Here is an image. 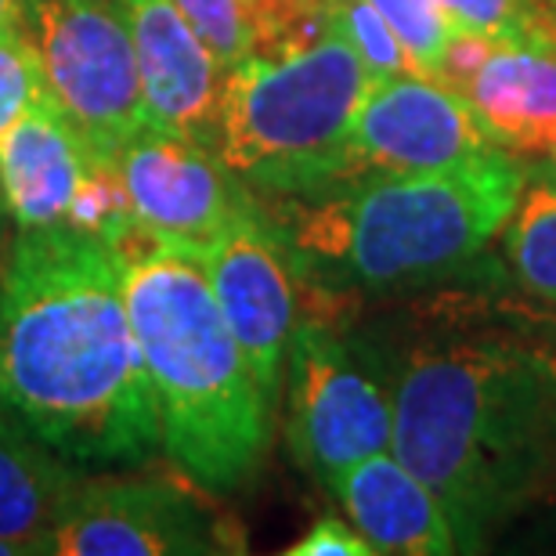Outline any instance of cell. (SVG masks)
Listing matches in <instances>:
<instances>
[{"mask_svg": "<svg viewBox=\"0 0 556 556\" xmlns=\"http://www.w3.org/2000/svg\"><path fill=\"white\" fill-rule=\"evenodd\" d=\"M372 343L391 376V452L441 498L455 549H484L556 492V326L484 296H438Z\"/></svg>", "mask_w": 556, "mask_h": 556, "instance_id": "obj_1", "label": "cell"}, {"mask_svg": "<svg viewBox=\"0 0 556 556\" xmlns=\"http://www.w3.org/2000/svg\"><path fill=\"white\" fill-rule=\"evenodd\" d=\"M0 413L84 470L163 455L160 416L109 242L15 231L0 275Z\"/></svg>", "mask_w": 556, "mask_h": 556, "instance_id": "obj_2", "label": "cell"}, {"mask_svg": "<svg viewBox=\"0 0 556 556\" xmlns=\"http://www.w3.org/2000/svg\"><path fill=\"white\" fill-rule=\"evenodd\" d=\"M528 170L514 152L438 174L253 195L311 296H405L459 278L506 228Z\"/></svg>", "mask_w": 556, "mask_h": 556, "instance_id": "obj_3", "label": "cell"}, {"mask_svg": "<svg viewBox=\"0 0 556 556\" xmlns=\"http://www.w3.org/2000/svg\"><path fill=\"white\" fill-rule=\"evenodd\" d=\"M116 257L160 416L166 463L206 495L253 484L275 413L192 250L130 231Z\"/></svg>", "mask_w": 556, "mask_h": 556, "instance_id": "obj_4", "label": "cell"}, {"mask_svg": "<svg viewBox=\"0 0 556 556\" xmlns=\"http://www.w3.org/2000/svg\"><path fill=\"white\" fill-rule=\"evenodd\" d=\"M369 73L329 22L304 40L257 48L220 84L217 155L253 195H300L340 177Z\"/></svg>", "mask_w": 556, "mask_h": 556, "instance_id": "obj_5", "label": "cell"}, {"mask_svg": "<svg viewBox=\"0 0 556 556\" xmlns=\"http://www.w3.org/2000/svg\"><path fill=\"white\" fill-rule=\"evenodd\" d=\"M293 459L326 484L369 455L391 452V376L372 337L329 318H300L286 351L282 402Z\"/></svg>", "mask_w": 556, "mask_h": 556, "instance_id": "obj_6", "label": "cell"}, {"mask_svg": "<svg viewBox=\"0 0 556 556\" xmlns=\"http://www.w3.org/2000/svg\"><path fill=\"white\" fill-rule=\"evenodd\" d=\"M22 29L54 102L98 152L149 124L141 65L119 0H22Z\"/></svg>", "mask_w": 556, "mask_h": 556, "instance_id": "obj_7", "label": "cell"}, {"mask_svg": "<svg viewBox=\"0 0 556 556\" xmlns=\"http://www.w3.org/2000/svg\"><path fill=\"white\" fill-rule=\"evenodd\" d=\"M195 484L166 477H84L51 553L59 556H214L242 553V535Z\"/></svg>", "mask_w": 556, "mask_h": 556, "instance_id": "obj_8", "label": "cell"}, {"mask_svg": "<svg viewBox=\"0 0 556 556\" xmlns=\"http://www.w3.org/2000/svg\"><path fill=\"white\" fill-rule=\"evenodd\" d=\"M109 160L127 188L135 228L170 247L203 253L253 206V192L228 170L217 149L152 119L116 144Z\"/></svg>", "mask_w": 556, "mask_h": 556, "instance_id": "obj_9", "label": "cell"}, {"mask_svg": "<svg viewBox=\"0 0 556 556\" xmlns=\"http://www.w3.org/2000/svg\"><path fill=\"white\" fill-rule=\"evenodd\" d=\"M495 149L463 94L427 73H397L369 84L332 185L455 170Z\"/></svg>", "mask_w": 556, "mask_h": 556, "instance_id": "obj_10", "label": "cell"}, {"mask_svg": "<svg viewBox=\"0 0 556 556\" xmlns=\"http://www.w3.org/2000/svg\"><path fill=\"white\" fill-rule=\"evenodd\" d=\"M220 311L236 332L264 402L278 413L286 351L300 321V275L257 199L203 253H195Z\"/></svg>", "mask_w": 556, "mask_h": 556, "instance_id": "obj_11", "label": "cell"}, {"mask_svg": "<svg viewBox=\"0 0 556 556\" xmlns=\"http://www.w3.org/2000/svg\"><path fill=\"white\" fill-rule=\"evenodd\" d=\"M135 37L149 119L217 149L225 70L188 26L177 0H119Z\"/></svg>", "mask_w": 556, "mask_h": 556, "instance_id": "obj_12", "label": "cell"}, {"mask_svg": "<svg viewBox=\"0 0 556 556\" xmlns=\"http://www.w3.org/2000/svg\"><path fill=\"white\" fill-rule=\"evenodd\" d=\"M98 149L65 116L51 91L0 141V203L15 231L70 228L73 203Z\"/></svg>", "mask_w": 556, "mask_h": 556, "instance_id": "obj_13", "label": "cell"}, {"mask_svg": "<svg viewBox=\"0 0 556 556\" xmlns=\"http://www.w3.org/2000/svg\"><path fill=\"white\" fill-rule=\"evenodd\" d=\"M477 124L503 152L553 155L556 149V37H492L484 59L455 87Z\"/></svg>", "mask_w": 556, "mask_h": 556, "instance_id": "obj_14", "label": "cell"}, {"mask_svg": "<svg viewBox=\"0 0 556 556\" xmlns=\"http://www.w3.org/2000/svg\"><path fill=\"white\" fill-rule=\"evenodd\" d=\"M332 498L376 553L444 556L455 549L452 520L441 498L394 452L369 455L329 481Z\"/></svg>", "mask_w": 556, "mask_h": 556, "instance_id": "obj_15", "label": "cell"}, {"mask_svg": "<svg viewBox=\"0 0 556 556\" xmlns=\"http://www.w3.org/2000/svg\"><path fill=\"white\" fill-rule=\"evenodd\" d=\"M87 473L0 413V539L26 556H48L54 528Z\"/></svg>", "mask_w": 556, "mask_h": 556, "instance_id": "obj_16", "label": "cell"}, {"mask_svg": "<svg viewBox=\"0 0 556 556\" xmlns=\"http://www.w3.org/2000/svg\"><path fill=\"white\" fill-rule=\"evenodd\" d=\"M506 261L517 282L539 296L542 304L556 307V181L542 177L525 185L514 214L503 228Z\"/></svg>", "mask_w": 556, "mask_h": 556, "instance_id": "obj_17", "label": "cell"}, {"mask_svg": "<svg viewBox=\"0 0 556 556\" xmlns=\"http://www.w3.org/2000/svg\"><path fill=\"white\" fill-rule=\"evenodd\" d=\"M332 22H337V29L348 37L354 54L362 59L369 80H383V76H397V73H419L413 54L405 51V43L391 29V22L369 0H337Z\"/></svg>", "mask_w": 556, "mask_h": 556, "instance_id": "obj_18", "label": "cell"}, {"mask_svg": "<svg viewBox=\"0 0 556 556\" xmlns=\"http://www.w3.org/2000/svg\"><path fill=\"white\" fill-rule=\"evenodd\" d=\"M43 91H48V84H43L37 51H33L26 29H4L0 33V141L37 105Z\"/></svg>", "mask_w": 556, "mask_h": 556, "instance_id": "obj_19", "label": "cell"}, {"mask_svg": "<svg viewBox=\"0 0 556 556\" xmlns=\"http://www.w3.org/2000/svg\"><path fill=\"white\" fill-rule=\"evenodd\" d=\"M188 26L206 43L220 70H231L250 54V4L247 0H177Z\"/></svg>", "mask_w": 556, "mask_h": 556, "instance_id": "obj_20", "label": "cell"}, {"mask_svg": "<svg viewBox=\"0 0 556 556\" xmlns=\"http://www.w3.org/2000/svg\"><path fill=\"white\" fill-rule=\"evenodd\" d=\"M369 4L391 22L397 40L405 43V51L419 65V73L433 76L441 62L444 40L452 33V22L441 11L438 0H369Z\"/></svg>", "mask_w": 556, "mask_h": 556, "instance_id": "obj_21", "label": "cell"}, {"mask_svg": "<svg viewBox=\"0 0 556 556\" xmlns=\"http://www.w3.org/2000/svg\"><path fill=\"white\" fill-rule=\"evenodd\" d=\"M452 26L484 33V37H525L549 33V18L535 0H438Z\"/></svg>", "mask_w": 556, "mask_h": 556, "instance_id": "obj_22", "label": "cell"}, {"mask_svg": "<svg viewBox=\"0 0 556 556\" xmlns=\"http://www.w3.org/2000/svg\"><path fill=\"white\" fill-rule=\"evenodd\" d=\"M289 556H376L365 535L343 517H318L293 546Z\"/></svg>", "mask_w": 556, "mask_h": 556, "instance_id": "obj_23", "label": "cell"}, {"mask_svg": "<svg viewBox=\"0 0 556 556\" xmlns=\"http://www.w3.org/2000/svg\"><path fill=\"white\" fill-rule=\"evenodd\" d=\"M22 26V0H0V33Z\"/></svg>", "mask_w": 556, "mask_h": 556, "instance_id": "obj_24", "label": "cell"}, {"mask_svg": "<svg viewBox=\"0 0 556 556\" xmlns=\"http://www.w3.org/2000/svg\"><path fill=\"white\" fill-rule=\"evenodd\" d=\"M11 236H15V231H0V275H4V261H8V247H11Z\"/></svg>", "mask_w": 556, "mask_h": 556, "instance_id": "obj_25", "label": "cell"}, {"mask_svg": "<svg viewBox=\"0 0 556 556\" xmlns=\"http://www.w3.org/2000/svg\"><path fill=\"white\" fill-rule=\"evenodd\" d=\"M535 4H539V11L549 18V26H553V22H556V0H535Z\"/></svg>", "mask_w": 556, "mask_h": 556, "instance_id": "obj_26", "label": "cell"}, {"mask_svg": "<svg viewBox=\"0 0 556 556\" xmlns=\"http://www.w3.org/2000/svg\"><path fill=\"white\" fill-rule=\"evenodd\" d=\"M0 556H26V553H22V546H15V542L0 539Z\"/></svg>", "mask_w": 556, "mask_h": 556, "instance_id": "obj_27", "label": "cell"}, {"mask_svg": "<svg viewBox=\"0 0 556 556\" xmlns=\"http://www.w3.org/2000/svg\"><path fill=\"white\" fill-rule=\"evenodd\" d=\"M0 231H15V228H11V220H8V214H4V203H0Z\"/></svg>", "mask_w": 556, "mask_h": 556, "instance_id": "obj_28", "label": "cell"}, {"mask_svg": "<svg viewBox=\"0 0 556 556\" xmlns=\"http://www.w3.org/2000/svg\"><path fill=\"white\" fill-rule=\"evenodd\" d=\"M549 37H556V22H553V29H549ZM549 160L556 163V149H553V155H549Z\"/></svg>", "mask_w": 556, "mask_h": 556, "instance_id": "obj_29", "label": "cell"}, {"mask_svg": "<svg viewBox=\"0 0 556 556\" xmlns=\"http://www.w3.org/2000/svg\"><path fill=\"white\" fill-rule=\"evenodd\" d=\"M549 177H553V181H556V170H553V174H549Z\"/></svg>", "mask_w": 556, "mask_h": 556, "instance_id": "obj_30", "label": "cell"}]
</instances>
